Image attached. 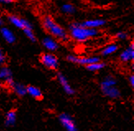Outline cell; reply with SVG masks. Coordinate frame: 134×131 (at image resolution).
Returning a JSON list of instances; mask_svg holds the SVG:
<instances>
[{
    "label": "cell",
    "instance_id": "cell-1",
    "mask_svg": "<svg viewBox=\"0 0 134 131\" xmlns=\"http://www.w3.org/2000/svg\"><path fill=\"white\" fill-rule=\"evenodd\" d=\"M42 27L50 35L56 40L62 42H68L70 39L69 34L66 30L54 20V18L49 15L44 16L42 19Z\"/></svg>",
    "mask_w": 134,
    "mask_h": 131
},
{
    "label": "cell",
    "instance_id": "cell-2",
    "mask_svg": "<svg viewBox=\"0 0 134 131\" xmlns=\"http://www.w3.org/2000/svg\"><path fill=\"white\" fill-rule=\"evenodd\" d=\"M69 36L79 43L86 42L99 35L97 29H89L81 27L80 22H72L69 26Z\"/></svg>",
    "mask_w": 134,
    "mask_h": 131
},
{
    "label": "cell",
    "instance_id": "cell-3",
    "mask_svg": "<svg viewBox=\"0 0 134 131\" xmlns=\"http://www.w3.org/2000/svg\"><path fill=\"white\" fill-rule=\"evenodd\" d=\"M40 61L46 69L56 70L59 66V60L53 53H43L40 56Z\"/></svg>",
    "mask_w": 134,
    "mask_h": 131
},
{
    "label": "cell",
    "instance_id": "cell-4",
    "mask_svg": "<svg viewBox=\"0 0 134 131\" xmlns=\"http://www.w3.org/2000/svg\"><path fill=\"white\" fill-rule=\"evenodd\" d=\"M66 59L68 61L72 64L83 65V66H87L89 64L100 61V59L98 56H77L73 55H69L67 56Z\"/></svg>",
    "mask_w": 134,
    "mask_h": 131
},
{
    "label": "cell",
    "instance_id": "cell-5",
    "mask_svg": "<svg viewBox=\"0 0 134 131\" xmlns=\"http://www.w3.org/2000/svg\"><path fill=\"white\" fill-rule=\"evenodd\" d=\"M8 20L11 24H13L14 27H16L18 29H33V26L31 23L27 21L25 18H21V17L14 15L10 14L8 16Z\"/></svg>",
    "mask_w": 134,
    "mask_h": 131
},
{
    "label": "cell",
    "instance_id": "cell-6",
    "mask_svg": "<svg viewBox=\"0 0 134 131\" xmlns=\"http://www.w3.org/2000/svg\"><path fill=\"white\" fill-rule=\"evenodd\" d=\"M59 120L66 131H77V127L73 118L68 113H62L59 116Z\"/></svg>",
    "mask_w": 134,
    "mask_h": 131
},
{
    "label": "cell",
    "instance_id": "cell-7",
    "mask_svg": "<svg viewBox=\"0 0 134 131\" xmlns=\"http://www.w3.org/2000/svg\"><path fill=\"white\" fill-rule=\"evenodd\" d=\"M0 80H3L6 84L11 88L14 85V80L13 77V72L7 66H2L0 68Z\"/></svg>",
    "mask_w": 134,
    "mask_h": 131
},
{
    "label": "cell",
    "instance_id": "cell-8",
    "mask_svg": "<svg viewBox=\"0 0 134 131\" xmlns=\"http://www.w3.org/2000/svg\"><path fill=\"white\" fill-rule=\"evenodd\" d=\"M41 44L45 50H49V53H53L59 49V43L51 36H45L42 39Z\"/></svg>",
    "mask_w": 134,
    "mask_h": 131
},
{
    "label": "cell",
    "instance_id": "cell-9",
    "mask_svg": "<svg viewBox=\"0 0 134 131\" xmlns=\"http://www.w3.org/2000/svg\"><path fill=\"white\" fill-rule=\"evenodd\" d=\"M57 79L60 83L63 91H64V92L67 95H68V96H72V95L75 94V90L72 87V86L69 84V82L68 81L67 78L62 73H58Z\"/></svg>",
    "mask_w": 134,
    "mask_h": 131
},
{
    "label": "cell",
    "instance_id": "cell-10",
    "mask_svg": "<svg viewBox=\"0 0 134 131\" xmlns=\"http://www.w3.org/2000/svg\"><path fill=\"white\" fill-rule=\"evenodd\" d=\"M133 59H134V47H133V42H131L129 46H127L119 55V59L123 63H130L133 61Z\"/></svg>",
    "mask_w": 134,
    "mask_h": 131
},
{
    "label": "cell",
    "instance_id": "cell-11",
    "mask_svg": "<svg viewBox=\"0 0 134 131\" xmlns=\"http://www.w3.org/2000/svg\"><path fill=\"white\" fill-rule=\"evenodd\" d=\"M106 20L104 19H91V20H86L82 22H80L81 27L89 29H97L106 25Z\"/></svg>",
    "mask_w": 134,
    "mask_h": 131
},
{
    "label": "cell",
    "instance_id": "cell-12",
    "mask_svg": "<svg viewBox=\"0 0 134 131\" xmlns=\"http://www.w3.org/2000/svg\"><path fill=\"white\" fill-rule=\"evenodd\" d=\"M0 32H1L2 37L3 40L7 42L8 44H13L15 43V41L16 40V35L14 33L11 31V30L8 27H2L0 30Z\"/></svg>",
    "mask_w": 134,
    "mask_h": 131
},
{
    "label": "cell",
    "instance_id": "cell-13",
    "mask_svg": "<svg viewBox=\"0 0 134 131\" xmlns=\"http://www.w3.org/2000/svg\"><path fill=\"white\" fill-rule=\"evenodd\" d=\"M101 92L105 97L111 99H117L121 97V92L119 91V89L116 86L101 89Z\"/></svg>",
    "mask_w": 134,
    "mask_h": 131
},
{
    "label": "cell",
    "instance_id": "cell-14",
    "mask_svg": "<svg viewBox=\"0 0 134 131\" xmlns=\"http://www.w3.org/2000/svg\"><path fill=\"white\" fill-rule=\"evenodd\" d=\"M26 94L29 96H31L32 98L36 100H42L43 99V93L41 90L33 85H29L26 86Z\"/></svg>",
    "mask_w": 134,
    "mask_h": 131
},
{
    "label": "cell",
    "instance_id": "cell-15",
    "mask_svg": "<svg viewBox=\"0 0 134 131\" xmlns=\"http://www.w3.org/2000/svg\"><path fill=\"white\" fill-rule=\"evenodd\" d=\"M16 122V111L15 110H11L8 111L5 115L4 124L6 127L14 126Z\"/></svg>",
    "mask_w": 134,
    "mask_h": 131
},
{
    "label": "cell",
    "instance_id": "cell-16",
    "mask_svg": "<svg viewBox=\"0 0 134 131\" xmlns=\"http://www.w3.org/2000/svg\"><path fill=\"white\" fill-rule=\"evenodd\" d=\"M117 84V80L112 75H108L104 77V79L100 82V89L108 88L111 87H115Z\"/></svg>",
    "mask_w": 134,
    "mask_h": 131
},
{
    "label": "cell",
    "instance_id": "cell-17",
    "mask_svg": "<svg viewBox=\"0 0 134 131\" xmlns=\"http://www.w3.org/2000/svg\"><path fill=\"white\" fill-rule=\"evenodd\" d=\"M119 50V45L116 43H111L108 45H106L104 48L101 50V55L102 56H109L113 55L114 53L117 52Z\"/></svg>",
    "mask_w": 134,
    "mask_h": 131
},
{
    "label": "cell",
    "instance_id": "cell-18",
    "mask_svg": "<svg viewBox=\"0 0 134 131\" xmlns=\"http://www.w3.org/2000/svg\"><path fill=\"white\" fill-rule=\"evenodd\" d=\"M12 89L13 90L16 95H17L18 97H22L26 95V86L20 82H16L14 83V85L12 87Z\"/></svg>",
    "mask_w": 134,
    "mask_h": 131
},
{
    "label": "cell",
    "instance_id": "cell-19",
    "mask_svg": "<svg viewBox=\"0 0 134 131\" xmlns=\"http://www.w3.org/2000/svg\"><path fill=\"white\" fill-rule=\"evenodd\" d=\"M106 66V64L104 62H97V63H95V64H89L86 66V69L90 71V72H98V71H100L101 69H103L104 68H105Z\"/></svg>",
    "mask_w": 134,
    "mask_h": 131
},
{
    "label": "cell",
    "instance_id": "cell-20",
    "mask_svg": "<svg viewBox=\"0 0 134 131\" xmlns=\"http://www.w3.org/2000/svg\"><path fill=\"white\" fill-rule=\"evenodd\" d=\"M61 11L65 14H74L76 13V8L72 3H65L61 7Z\"/></svg>",
    "mask_w": 134,
    "mask_h": 131
},
{
    "label": "cell",
    "instance_id": "cell-21",
    "mask_svg": "<svg viewBox=\"0 0 134 131\" xmlns=\"http://www.w3.org/2000/svg\"><path fill=\"white\" fill-rule=\"evenodd\" d=\"M23 32L26 35V36L29 39V40H31V42L35 43L37 41L36 36L35 35L34 32H33V29H24L23 30Z\"/></svg>",
    "mask_w": 134,
    "mask_h": 131
},
{
    "label": "cell",
    "instance_id": "cell-22",
    "mask_svg": "<svg viewBox=\"0 0 134 131\" xmlns=\"http://www.w3.org/2000/svg\"><path fill=\"white\" fill-rule=\"evenodd\" d=\"M115 37L119 40H126L129 38V35L125 32H119L116 33Z\"/></svg>",
    "mask_w": 134,
    "mask_h": 131
},
{
    "label": "cell",
    "instance_id": "cell-23",
    "mask_svg": "<svg viewBox=\"0 0 134 131\" xmlns=\"http://www.w3.org/2000/svg\"><path fill=\"white\" fill-rule=\"evenodd\" d=\"M7 61V55L3 49L0 48V65L3 66V64Z\"/></svg>",
    "mask_w": 134,
    "mask_h": 131
},
{
    "label": "cell",
    "instance_id": "cell-24",
    "mask_svg": "<svg viewBox=\"0 0 134 131\" xmlns=\"http://www.w3.org/2000/svg\"><path fill=\"white\" fill-rule=\"evenodd\" d=\"M129 84L132 87H133L134 86V76L132 74H131L129 77Z\"/></svg>",
    "mask_w": 134,
    "mask_h": 131
},
{
    "label": "cell",
    "instance_id": "cell-25",
    "mask_svg": "<svg viewBox=\"0 0 134 131\" xmlns=\"http://www.w3.org/2000/svg\"><path fill=\"white\" fill-rule=\"evenodd\" d=\"M14 1L13 0H0V3H3V4H10V3H13Z\"/></svg>",
    "mask_w": 134,
    "mask_h": 131
},
{
    "label": "cell",
    "instance_id": "cell-26",
    "mask_svg": "<svg viewBox=\"0 0 134 131\" xmlns=\"http://www.w3.org/2000/svg\"><path fill=\"white\" fill-rule=\"evenodd\" d=\"M3 20L1 17H0V26H3Z\"/></svg>",
    "mask_w": 134,
    "mask_h": 131
},
{
    "label": "cell",
    "instance_id": "cell-27",
    "mask_svg": "<svg viewBox=\"0 0 134 131\" xmlns=\"http://www.w3.org/2000/svg\"><path fill=\"white\" fill-rule=\"evenodd\" d=\"M0 87H1V82H0Z\"/></svg>",
    "mask_w": 134,
    "mask_h": 131
}]
</instances>
